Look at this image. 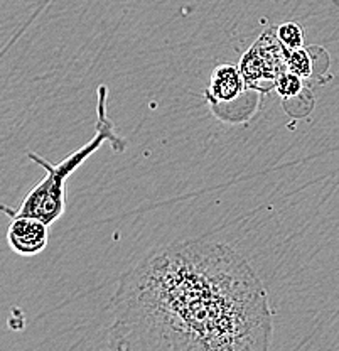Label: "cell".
I'll return each mask as SVG.
<instances>
[{"mask_svg": "<svg viewBox=\"0 0 339 351\" xmlns=\"http://www.w3.org/2000/svg\"><path fill=\"white\" fill-rule=\"evenodd\" d=\"M110 346L151 351H264L268 294L247 258L221 241L160 247L120 277L108 304Z\"/></svg>", "mask_w": 339, "mask_h": 351, "instance_id": "1", "label": "cell"}, {"mask_svg": "<svg viewBox=\"0 0 339 351\" xmlns=\"http://www.w3.org/2000/svg\"><path fill=\"white\" fill-rule=\"evenodd\" d=\"M284 56H286L287 69L301 76L302 80H309L312 75H316V56L312 58L311 49H304V47L287 49L286 47Z\"/></svg>", "mask_w": 339, "mask_h": 351, "instance_id": "6", "label": "cell"}, {"mask_svg": "<svg viewBox=\"0 0 339 351\" xmlns=\"http://www.w3.org/2000/svg\"><path fill=\"white\" fill-rule=\"evenodd\" d=\"M284 53L286 47L277 36V27L265 29L238 64L247 86L260 93L275 90L277 80L287 71Z\"/></svg>", "mask_w": 339, "mask_h": 351, "instance_id": "3", "label": "cell"}, {"mask_svg": "<svg viewBox=\"0 0 339 351\" xmlns=\"http://www.w3.org/2000/svg\"><path fill=\"white\" fill-rule=\"evenodd\" d=\"M250 91L251 88L247 86L245 78L240 71V66L220 64L211 73L210 86L206 90V100L210 104L211 112L218 119L226 120L229 107L236 104L258 110V98L262 93L255 91L251 97H247V93H250Z\"/></svg>", "mask_w": 339, "mask_h": 351, "instance_id": "4", "label": "cell"}, {"mask_svg": "<svg viewBox=\"0 0 339 351\" xmlns=\"http://www.w3.org/2000/svg\"><path fill=\"white\" fill-rule=\"evenodd\" d=\"M275 90L284 100H290V98L299 97V95L304 91V83H302L301 76H297L295 73L287 69L275 83Z\"/></svg>", "mask_w": 339, "mask_h": 351, "instance_id": "7", "label": "cell"}, {"mask_svg": "<svg viewBox=\"0 0 339 351\" xmlns=\"http://www.w3.org/2000/svg\"><path fill=\"white\" fill-rule=\"evenodd\" d=\"M108 90L107 86H98V105H97V134L91 137L90 142L75 151L61 162L51 164L45 157L36 152H27L29 159L38 162L45 167L46 176L42 181H39L34 188L24 197L19 210H9L3 206V210L14 217H34L51 225L58 221L64 215L66 210V181L68 178L85 162L86 159L98 151L105 142L112 145L116 152L125 151V141L115 134L112 120L108 119L107 112Z\"/></svg>", "mask_w": 339, "mask_h": 351, "instance_id": "2", "label": "cell"}, {"mask_svg": "<svg viewBox=\"0 0 339 351\" xmlns=\"http://www.w3.org/2000/svg\"><path fill=\"white\" fill-rule=\"evenodd\" d=\"M47 223L34 217H14L7 232L9 247L19 255H38L47 247Z\"/></svg>", "mask_w": 339, "mask_h": 351, "instance_id": "5", "label": "cell"}, {"mask_svg": "<svg viewBox=\"0 0 339 351\" xmlns=\"http://www.w3.org/2000/svg\"><path fill=\"white\" fill-rule=\"evenodd\" d=\"M277 36L287 49H299V47L304 46V32H302L301 25L295 24V22H286V24L277 25Z\"/></svg>", "mask_w": 339, "mask_h": 351, "instance_id": "8", "label": "cell"}]
</instances>
